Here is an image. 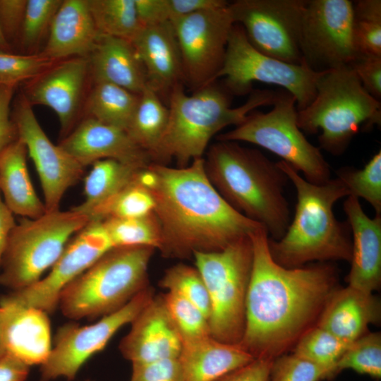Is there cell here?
Instances as JSON below:
<instances>
[{
	"label": "cell",
	"instance_id": "cell-1",
	"mask_svg": "<svg viewBox=\"0 0 381 381\" xmlns=\"http://www.w3.org/2000/svg\"><path fill=\"white\" fill-rule=\"evenodd\" d=\"M250 237L253 265L239 344L254 358L274 360L293 349L317 325L338 288L337 271L326 262L284 267L272 258L264 227Z\"/></svg>",
	"mask_w": 381,
	"mask_h": 381
},
{
	"label": "cell",
	"instance_id": "cell-2",
	"mask_svg": "<svg viewBox=\"0 0 381 381\" xmlns=\"http://www.w3.org/2000/svg\"><path fill=\"white\" fill-rule=\"evenodd\" d=\"M138 181L155 200L160 226L159 250L168 258H186L195 253L224 249L263 227L232 208L209 181L204 158L186 167L151 163Z\"/></svg>",
	"mask_w": 381,
	"mask_h": 381
},
{
	"label": "cell",
	"instance_id": "cell-3",
	"mask_svg": "<svg viewBox=\"0 0 381 381\" xmlns=\"http://www.w3.org/2000/svg\"><path fill=\"white\" fill-rule=\"evenodd\" d=\"M203 158L205 174L224 200L262 225L269 238L280 239L290 224L291 211L284 195L289 179L277 163L234 141L218 140Z\"/></svg>",
	"mask_w": 381,
	"mask_h": 381
},
{
	"label": "cell",
	"instance_id": "cell-4",
	"mask_svg": "<svg viewBox=\"0 0 381 381\" xmlns=\"http://www.w3.org/2000/svg\"><path fill=\"white\" fill-rule=\"evenodd\" d=\"M277 163L294 186L297 202L284 235L279 240H268L272 258L287 268L314 261L350 262V228L336 218L333 210L339 200L350 195L346 186L337 178L322 184L312 183L286 162Z\"/></svg>",
	"mask_w": 381,
	"mask_h": 381
},
{
	"label": "cell",
	"instance_id": "cell-5",
	"mask_svg": "<svg viewBox=\"0 0 381 381\" xmlns=\"http://www.w3.org/2000/svg\"><path fill=\"white\" fill-rule=\"evenodd\" d=\"M231 95L217 80L191 95L185 92L183 84L175 86L167 102L168 125L151 155L152 162L167 165L174 159L177 167H186L203 157L215 135L229 126L241 124L258 107L272 105L276 91L253 90L237 107H231Z\"/></svg>",
	"mask_w": 381,
	"mask_h": 381
},
{
	"label": "cell",
	"instance_id": "cell-6",
	"mask_svg": "<svg viewBox=\"0 0 381 381\" xmlns=\"http://www.w3.org/2000/svg\"><path fill=\"white\" fill-rule=\"evenodd\" d=\"M381 103L362 86L349 66L324 71L311 103L298 111L297 123L304 133L317 134L320 149L342 155L361 128L380 125Z\"/></svg>",
	"mask_w": 381,
	"mask_h": 381
},
{
	"label": "cell",
	"instance_id": "cell-7",
	"mask_svg": "<svg viewBox=\"0 0 381 381\" xmlns=\"http://www.w3.org/2000/svg\"><path fill=\"white\" fill-rule=\"evenodd\" d=\"M155 250L110 249L64 288L58 307L72 320L95 319L118 310L148 286L147 269Z\"/></svg>",
	"mask_w": 381,
	"mask_h": 381
},
{
	"label": "cell",
	"instance_id": "cell-8",
	"mask_svg": "<svg viewBox=\"0 0 381 381\" xmlns=\"http://www.w3.org/2000/svg\"><path fill=\"white\" fill-rule=\"evenodd\" d=\"M71 209L21 217L13 228L0 268V284L19 291L37 282L62 254L70 239L90 222Z\"/></svg>",
	"mask_w": 381,
	"mask_h": 381
},
{
	"label": "cell",
	"instance_id": "cell-9",
	"mask_svg": "<svg viewBox=\"0 0 381 381\" xmlns=\"http://www.w3.org/2000/svg\"><path fill=\"white\" fill-rule=\"evenodd\" d=\"M210 302V335L224 343L239 344L244 332L246 301L253 265L250 236L218 251L193 255Z\"/></svg>",
	"mask_w": 381,
	"mask_h": 381
},
{
	"label": "cell",
	"instance_id": "cell-10",
	"mask_svg": "<svg viewBox=\"0 0 381 381\" xmlns=\"http://www.w3.org/2000/svg\"><path fill=\"white\" fill-rule=\"evenodd\" d=\"M271 111H251L234 129L217 135V140L245 142L260 146L282 158L304 179L314 184L331 179L330 167L320 149L310 143L297 123L295 97L287 91H276Z\"/></svg>",
	"mask_w": 381,
	"mask_h": 381
},
{
	"label": "cell",
	"instance_id": "cell-11",
	"mask_svg": "<svg viewBox=\"0 0 381 381\" xmlns=\"http://www.w3.org/2000/svg\"><path fill=\"white\" fill-rule=\"evenodd\" d=\"M323 72L260 52L250 44L242 27L234 23L215 80L224 78L223 85L232 95L250 93L255 82L277 85L295 97L297 111H301L315 98L317 83Z\"/></svg>",
	"mask_w": 381,
	"mask_h": 381
},
{
	"label": "cell",
	"instance_id": "cell-12",
	"mask_svg": "<svg viewBox=\"0 0 381 381\" xmlns=\"http://www.w3.org/2000/svg\"><path fill=\"white\" fill-rule=\"evenodd\" d=\"M307 0H236L229 7L250 44L260 52L295 65L303 64L301 25Z\"/></svg>",
	"mask_w": 381,
	"mask_h": 381
},
{
	"label": "cell",
	"instance_id": "cell-13",
	"mask_svg": "<svg viewBox=\"0 0 381 381\" xmlns=\"http://www.w3.org/2000/svg\"><path fill=\"white\" fill-rule=\"evenodd\" d=\"M353 29L352 1L307 0L301 35L303 64L316 72L350 66L357 56Z\"/></svg>",
	"mask_w": 381,
	"mask_h": 381
},
{
	"label": "cell",
	"instance_id": "cell-14",
	"mask_svg": "<svg viewBox=\"0 0 381 381\" xmlns=\"http://www.w3.org/2000/svg\"><path fill=\"white\" fill-rule=\"evenodd\" d=\"M154 296L152 288L148 286L121 308L94 324L68 323L60 327L50 354L41 365V381L60 377L74 380L84 363L102 351L119 329L131 323Z\"/></svg>",
	"mask_w": 381,
	"mask_h": 381
},
{
	"label": "cell",
	"instance_id": "cell-15",
	"mask_svg": "<svg viewBox=\"0 0 381 381\" xmlns=\"http://www.w3.org/2000/svg\"><path fill=\"white\" fill-rule=\"evenodd\" d=\"M229 5L170 22L180 50L183 83L193 91L215 81L222 66L234 25Z\"/></svg>",
	"mask_w": 381,
	"mask_h": 381
},
{
	"label": "cell",
	"instance_id": "cell-16",
	"mask_svg": "<svg viewBox=\"0 0 381 381\" xmlns=\"http://www.w3.org/2000/svg\"><path fill=\"white\" fill-rule=\"evenodd\" d=\"M13 104L11 119L18 138L25 144L35 166L46 210H58L64 193L82 178L85 167L50 140L23 92L16 97Z\"/></svg>",
	"mask_w": 381,
	"mask_h": 381
},
{
	"label": "cell",
	"instance_id": "cell-17",
	"mask_svg": "<svg viewBox=\"0 0 381 381\" xmlns=\"http://www.w3.org/2000/svg\"><path fill=\"white\" fill-rule=\"evenodd\" d=\"M111 248L102 222L90 220L70 239L46 277L10 294L22 304L53 313L64 288Z\"/></svg>",
	"mask_w": 381,
	"mask_h": 381
},
{
	"label": "cell",
	"instance_id": "cell-18",
	"mask_svg": "<svg viewBox=\"0 0 381 381\" xmlns=\"http://www.w3.org/2000/svg\"><path fill=\"white\" fill-rule=\"evenodd\" d=\"M88 73L86 57L69 58L55 62L24 87L32 106H46L56 113L63 138L76 125Z\"/></svg>",
	"mask_w": 381,
	"mask_h": 381
},
{
	"label": "cell",
	"instance_id": "cell-19",
	"mask_svg": "<svg viewBox=\"0 0 381 381\" xmlns=\"http://www.w3.org/2000/svg\"><path fill=\"white\" fill-rule=\"evenodd\" d=\"M119 349L132 364L178 358L182 338L166 306L162 294L155 296L131 322Z\"/></svg>",
	"mask_w": 381,
	"mask_h": 381
},
{
	"label": "cell",
	"instance_id": "cell-20",
	"mask_svg": "<svg viewBox=\"0 0 381 381\" xmlns=\"http://www.w3.org/2000/svg\"><path fill=\"white\" fill-rule=\"evenodd\" d=\"M58 145L85 168L105 159L140 167L152 163L126 131L90 116L76 123Z\"/></svg>",
	"mask_w": 381,
	"mask_h": 381
},
{
	"label": "cell",
	"instance_id": "cell-21",
	"mask_svg": "<svg viewBox=\"0 0 381 381\" xmlns=\"http://www.w3.org/2000/svg\"><path fill=\"white\" fill-rule=\"evenodd\" d=\"M144 68L147 84L167 104L172 90L183 84V68L170 22L141 26L131 41Z\"/></svg>",
	"mask_w": 381,
	"mask_h": 381
},
{
	"label": "cell",
	"instance_id": "cell-22",
	"mask_svg": "<svg viewBox=\"0 0 381 381\" xmlns=\"http://www.w3.org/2000/svg\"><path fill=\"white\" fill-rule=\"evenodd\" d=\"M0 308L6 351L28 366L44 363L52 348L48 314L20 303L10 294L0 297Z\"/></svg>",
	"mask_w": 381,
	"mask_h": 381
},
{
	"label": "cell",
	"instance_id": "cell-23",
	"mask_svg": "<svg viewBox=\"0 0 381 381\" xmlns=\"http://www.w3.org/2000/svg\"><path fill=\"white\" fill-rule=\"evenodd\" d=\"M343 209L353 238L348 285L373 293L381 284V215L368 217L353 195L346 197Z\"/></svg>",
	"mask_w": 381,
	"mask_h": 381
},
{
	"label": "cell",
	"instance_id": "cell-24",
	"mask_svg": "<svg viewBox=\"0 0 381 381\" xmlns=\"http://www.w3.org/2000/svg\"><path fill=\"white\" fill-rule=\"evenodd\" d=\"M380 319L379 298L348 285L333 292L316 325L350 344L368 332L369 325H378Z\"/></svg>",
	"mask_w": 381,
	"mask_h": 381
},
{
	"label": "cell",
	"instance_id": "cell-25",
	"mask_svg": "<svg viewBox=\"0 0 381 381\" xmlns=\"http://www.w3.org/2000/svg\"><path fill=\"white\" fill-rule=\"evenodd\" d=\"M98 36L87 0H62L40 54L54 61L87 58Z\"/></svg>",
	"mask_w": 381,
	"mask_h": 381
},
{
	"label": "cell",
	"instance_id": "cell-26",
	"mask_svg": "<svg viewBox=\"0 0 381 381\" xmlns=\"http://www.w3.org/2000/svg\"><path fill=\"white\" fill-rule=\"evenodd\" d=\"M87 59L93 83L114 84L138 95L147 85L144 68L131 41L99 35Z\"/></svg>",
	"mask_w": 381,
	"mask_h": 381
},
{
	"label": "cell",
	"instance_id": "cell-27",
	"mask_svg": "<svg viewBox=\"0 0 381 381\" xmlns=\"http://www.w3.org/2000/svg\"><path fill=\"white\" fill-rule=\"evenodd\" d=\"M255 358L239 344L211 335L183 342L179 357L185 381H215Z\"/></svg>",
	"mask_w": 381,
	"mask_h": 381
},
{
	"label": "cell",
	"instance_id": "cell-28",
	"mask_svg": "<svg viewBox=\"0 0 381 381\" xmlns=\"http://www.w3.org/2000/svg\"><path fill=\"white\" fill-rule=\"evenodd\" d=\"M27 148L18 138L0 154V191L13 214L35 219L47 212L31 181Z\"/></svg>",
	"mask_w": 381,
	"mask_h": 381
},
{
	"label": "cell",
	"instance_id": "cell-29",
	"mask_svg": "<svg viewBox=\"0 0 381 381\" xmlns=\"http://www.w3.org/2000/svg\"><path fill=\"white\" fill-rule=\"evenodd\" d=\"M143 168L112 159L93 163L84 179L85 200L71 209L90 219L97 209L133 183Z\"/></svg>",
	"mask_w": 381,
	"mask_h": 381
},
{
	"label": "cell",
	"instance_id": "cell-30",
	"mask_svg": "<svg viewBox=\"0 0 381 381\" xmlns=\"http://www.w3.org/2000/svg\"><path fill=\"white\" fill-rule=\"evenodd\" d=\"M169 118V110L167 104L147 85L140 94L137 107L126 132L151 158L167 129Z\"/></svg>",
	"mask_w": 381,
	"mask_h": 381
},
{
	"label": "cell",
	"instance_id": "cell-31",
	"mask_svg": "<svg viewBox=\"0 0 381 381\" xmlns=\"http://www.w3.org/2000/svg\"><path fill=\"white\" fill-rule=\"evenodd\" d=\"M140 95L114 84L93 83L86 108L87 116L126 131Z\"/></svg>",
	"mask_w": 381,
	"mask_h": 381
},
{
	"label": "cell",
	"instance_id": "cell-32",
	"mask_svg": "<svg viewBox=\"0 0 381 381\" xmlns=\"http://www.w3.org/2000/svg\"><path fill=\"white\" fill-rule=\"evenodd\" d=\"M99 35L132 41L140 28L135 0H87Z\"/></svg>",
	"mask_w": 381,
	"mask_h": 381
},
{
	"label": "cell",
	"instance_id": "cell-33",
	"mask_svg": "<svg viewBox=\"0 0 381 381\" xmlns=\"http://www.w3.org/2000/svg\"><path fill=\"white\" fill-rule=\"evenodd\" d=\"M101 222L113 248L144 246L160 249L161 229L154 212L140 217H109Z\"/></svg>",
	"mask_w": 381,
	"mask_h": 381
},
{
	"label": "cell",
	"instance_id": "cell-34",
	"mask_svg": "<svg viewBox=\"0 0 381 381\" xmlns=\"http://www.w3.org/2000/svg\"><path fill=\"white\" fill-rule=\"evenodd\" d=\"M350 344L315 325L298 339L293 353L328 370L333 378L336 363Z\"/></svg>",
	"mask_w": 381,
	"mask_h": 381
},
{
	"label": "cell",
	"instance_id": "cell-35",
	"mask_svg": "<svg viewBox=\"0 0 381 381\" xmlns=\"http://www.w3.org/2000/svg\"><path fill=\"white\" fill-rule=\"evenodd\" d=\"M353 11L357 55L381 57V1H353Z\"/></svg>",
	"mask_w": 381,
	"mask_h": 381
},
{
	"label": "cell",
	"instance_id": "cell-36",
	"mask_svg": "<svg viewBox=\"0 0 381 381\" xmlns=\"http://www.w3.org/2000/svg\"><path fill=\"white\" fill-rule=\"evenodd\" d=\"M350 195L363 198L381 215V151L368 161L362 169L342 167L336 172Z\"/></svg>",
	"mask_w": 381,
	"mask_h": 381
},
{
	"label": "cell",
	"instance_id": "cell-37",
	"mask_svg": "<svg viewBox=\"0 0 381 381\" xmlns=\"http://www.w3.org/2000/svg\"><path fill=\"white\" fill-rule=\"evenodd\" d=\"M155 206L152 193L136 179L97 209L90 219L102 221L109 217H144L152 213Z\"/></svg>",
	"mask_w": 381,
	"mask_h": 381
},
{
	"label": "cell",
	"instance_id": "cell-38",
	"mask_svg": "<svg viewBox=\"0 0 381 381\" xmlns=\"http://www.w3.org/2000/svg\"><path fill=\"white\" fill-rule=\"evenodd\" d=\"M162 288L179 295L198 308L209 320L210 302L205 282L195 267L179 263L168 268L161 280Z\"/></svg>",
	"mask_w": 381,
	"mask_h": 381
},
{
	"label": "cell",
	"instance_id": "cell-39",
	"mask_svg": "<svg viewBox=\"0 0 381 381\" xmlns=\"http://www.w3.org/2000/svg\"><path fill=\"white\" fill-rule=\"evenodd\" d=\"M346 369L381 377V334L367 332L350 344L335 365V375Z\"/></svg>",
	"mask_w": 381,
	"mask_h": 381
},
{
	"label": "cell",
	"instance_id": "cell-40",
	"mask_svg": "<svg viewBox=\"0 0 381 381\" xmlns=\"http://www.w3.org/2000/svg\"><path fill=\"white\" fill-rule=\"evenodd\" d=\"M162 296L183 343L210 335L209 320L198 308L175 294Z\"/></svg>",
	"mask_w": 381,
	"mask_h": 381
},
{
	"label": "cell",
	"instance_id": "cell-41",
	"mask_svg": "<svg viewBox=\"0 0 381 381\" xmlns=\"http://www.w3.org/2000/svg\"><path fill=\"white\" fill-rule=\"evenodd\" d=\"M62 0H28L18 37L24 51L30 52L49 32L52 20Z\"/></svg>",
	"mask_w": 381,
	"mask_h": 381
},
{
	"label": "cell",
	"instance_id": "cell-42",
	"mask_svg": "<svg viewBox=\"0 0 381 381\" xmlns=\"http://www.w3.org/2000/svg\"><path fill=\"white\" fill-rule=\"evenodd\" d=\"M55 62L40 53L0 52V85L16 87L20 83L33 79Z\"/></svg>",
	"mask_w": 381,
	"mask_h": 381
},
{
	"label": "cell",
	"instance_id": "cell-43",
	"mask_svg": "<svg viewBox=\"0 0 381 381\" xmlns=\"http://www.w3.org/2000/svg\"><path fill=\"white\" fill-rule=\"evenodd\" d=\"M331 378L328 370L292 353L273 360L268 381H320Z\"/></svg>",
	"mask_w": 381,
	"mask_h": 381
},
{
	"label": "cell",
	"instance_id": "cell-44",
	"mask_svg": "<svg viewBox=\"0 0 381 381\" xmlns=\"http://www.w3.org/2000/svg\"><path fill=\"white\" fill-rule=\"evenodd\" d=\"M131 381H185L178 358L132 364Z\"/></svg>",
	"mask_w": 381,
	"mask_h": 381
},
{
	"label": "cell",
	"instance_id": "cell-45",
	"mask_svg": "<svg viewBox=\"0 0 381 381\" xmlns=\"http://www.w3.org/2000/svg\"><path fill=\"white\" fill-rule=\"evenodd\" d=\"M362 86L374 98L381 99V57L357 55L349 66Z\"/></svg>",
	"mask_w": 381,
	"mask_h": 381
},
{
	"label": "cell",
	"instance_id": "cell-46",
	"mask_svg": "<svg viewBox=\"0 0 381 381\" xmlns=\"http://www.w3.org/2000/svg\"><path fill=\"white\" fill-rule=\"evenodd\" d=\"M27 3L28 0H0V25L11 45L18 39Z\"/></svg>",
	"mask_w": 381,
	"mask_h": 381
},
{
	"label": "cell",
	"instance_id": "cell-47",
	"mask_svg": "<svg viewBox=\"0 0 381 381\" xmlns=\"http://www.w3.org/2000/svg\"><path fill=\"white\" fill-rule=\"evenodd\" d=\"M15 87L0 85V154L18 140V133L11 119V103Z\"/></svg>",
	"mask_w": 381,
	"mask_h": 381
},
{
	"label": "cell",
	"instance_id": "cell-48",
	"mask_svg": "<svg viewBox=\"0 0 381 381\" xmlns=\"http://www.w3.org/2000/svg\"><path fill=\"white\" fill-rule=\"evenodd\" d=\"M272 361L270 358H255L215 381H268Z\"/></svg>",
	"mask_w": 381,
	"mask_h": 381
},
{
	"label": "cell",
	"instance_id": "cell-49",
	"mask_svg": "<svg viewBox=\"0 0 381 381\" xmlns=\"http://www.w3.org/2000/svg\"><path fill=\"white\" fill-rule=\"evenodd\" d=\"M224 0H166L169 21L197 12L226 6Z\"/></svg>",
	"mask_w": 381,
	"mask_h": 381
},
{
	"label": "cell",
	"instance_id": "cell-50",
	"mask_svg": "<svg viewBox=\"0 0 381 381\" xmlns=\"http://www.w3.org/2000/svg\"><path fill=\"white\" fill-rule=\"evenodd\" d=\"M135 4L140 26L170 22L166 0H135Z\"/></svg>",
	"mask_w": 381,
	"mask_h": 381
},
{
	"label": "cell",
	"instance_id": "cell-51",
	"mask_svg": "<svg viewBox=\"0 0 381 381\" xmlns=\"http://www.w3.org/2000/svg\"><path fill=\"white\" fill-rule=\"evenodd\" d=\"M30 366L8 352L0 356V381H25Z\"/></svg>",
	"mask_w": 381,
	"mask_h": 381
},
{
	"label": "cell",
	"instance_id": "cell-52",
	"mask_svg": "<svg viewBox=\"0 0 381 381\" xmlns=\"http://www.w3.org/2000/svg\"><path fill=\"white\" fill-rule=\"evenodd\" d=\"M16 224L13 214L4 202L0 191V268L9 235Z\"/></svg>",
	"mask_w": 381,
	"mask_h": 381
},
{
	"label": "cell",
	"instance_id": "cell-53",
	"mask_svg": "<svg viewBox=\"0 0 381 381\" xmlns=\"http://www.w3.org/2000/svg\"><path fill=\"white\" fill-rule=\"evenodd\" d=\"M0 52H12V47L7 40L0 25Z\"/></svg>",
	"mask_w": 381,
	"mask_h": 381
},
{
	"label": "cell",
	"instance_id": "cell-54",
	"mask_svg": "<svg viewBox=\"0 0 381 381\" xmlns=\"http://www.w3.org/2000/svg\"><path fill=\"white\" fill-rule=\"evenodd\" d=\"M6 352L4 341V311L0 308V356Z\"/></svg>",
	"mask_w": 381,
	"mask_h": 381
},
{
	"label": "cell",
	"instance_id": "cell-55",
	"mask_svg": "<svg viewBox=\"0 0 381 381\" xmlns=\"http://www.w3.org/2000/svg\"><path fill=\"white\" fill-rule=\"evenodd\" d=\"M85 381H91V380H85Z\"/></svg>",
	"mask_w": 381,
	"mask_h": 381
}]
</instances>
